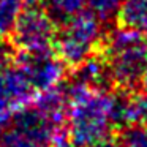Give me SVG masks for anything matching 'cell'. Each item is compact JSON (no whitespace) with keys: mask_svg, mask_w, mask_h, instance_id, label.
I'll return each instance as SVG.
<instances>
[{"mask_svg":"<svg viewBox=\"0 0 147 147\" xmlns=\"http://www.w3.org/2000/svg\"><path fill=\"white\" fill-rule=\"evenodd\" d=\"M127 119L128 125H138V127L147 128V92L142 90V92L128 95Z\"/></svg>","mask_w":147,"mask_h":147,"instance_id":"cell-13","label":"cell"},{"mask_svg":"<svg viewBox=\"0 0 147 147\" xmlns=\"http://www.w3.org/2000/svg\"><path fill=\"white\" fill-rule=\"evenodd\" d=\"M147 55V41L130 45L125 48L105 51L103 57L108 62L111 81L122 90H133L141 82L144 62Z\"/></svg>","mask_w":147,"mask_h":147,"instance_id":"cell-6","label":"cell"},{"mask_svg":"<svg viewBox=\"0 0 147 147\" xmlns=\"http://www.w3.org/2000/svg\"><path fill=\"white\" fill-rule=\"evenodd\" d=\"M55 27V22L45 8L29 5V8L22 10L11 33L14 48L27 52L48 51L57 35Z\"/></svg>","mask_w":147,"mask_h":147,"instance_id":"cell-3","label":"cell"},{"mask_svg":"<svg viewBox=\"0 0 147 147\" xmlns=\"http://www.w3.org/2000/svg\"><path fill=\"white\" fill-rule=\"evenodd\" d=\"M24 0H0V38H7L24 10Z\"/></svg>","mask_w":147,"mask_h":147,"instance_id":"cell-12","label":"cell"},{"mask_svg":"<svg viewBox=\"0 0 147 147\" xmlns=\"http://www.w3.org/2000/svg\"><path fill=\"white\" fill-rule=\"evenodd\" d=\"M35 96L36 90L21 68L10 65L0 70V130H7L18 111L33 105Z\"/></svg>","mask_w":147,"mask_h":147,"instance_id":"cell-5","label":"cell"},{"mask_svg":"<svg viewBox=\"0 0 147 147\" xmlns=\"http://www.w3.org/2000/svg\"><path fill=\"white\" fill-rule=\"evenodd\" d=\"M92 147H123L120 142H117V141H112V139H103V141H100V142H96L95 146H92Z\"/></svg>","mask_w":147,"mask_h":147,"instance_id":"cell-19","label":"cell"},{"mask_svg":"<svg viewBox=\"0 0 147 147\" xmlns=\"http://www.w3.org/2000/svg\"><path fill=\"white\" fill-rule=\"evenodd\" d=\"M0 147H48V144L27 138L13 130H3L0 136Z\"/></svg>","mask_w":147,"mask_h":147,"instance_id":"cell-15","label":"cell"},{"mask_svg":"<svg viewBox=\"0 0 147 147\" xmlns=\"http://www.w3.org/2000/svg\"><path fill=\"white\" fill-rule=\"evenodd\" d=\"M73 81L86 86L95 87V89H105L111 82V74H109L108 62L103 55H95L89 57L74 67V76Z\"/></svg>","mask_w":147,"mask_h":147,"instance_id":"cell-9","label":"cell"},{"mask_svg":"<svg viewBox=\"0 0 147 147\" xmlns=\"http://www.w3.org/2000/svg\"><path fill=\"white\" fill-rule=\"evenodd\" d=\"M51 144H52V147H76L70 141V138H68V134H67V131H65V130L57 131L55 136L52 138Z\"/></svg>","mask_w":147,"mask_h":147,"instance_id":"cell-18","label":"cell"},{"mask_svg":"<svg viewBox=\"0 0 147 147\" xmlns=\"http://www.w3.org/2000/svg\"><path fill=\"white\" fill-rule=\"evenodd\" d=\"M33 106L40 112L49 119L55 128H63L67 123V114H68V95H67V86H59L52 89L38 92L35 96Z\"/></svg>","mask_w":147,"mask_h":147,"instance_id":"cell-8","label":"cell"},{"mask_svg":"<svg viewBox=\"0 0 147 147\" xmlns=\"http://www.w3.org/2000/svg\"><path fill=\"white\" fill-rule=\"evenodd\" d=\"M7 130H13L49 146L55 133L63 128H55L43 112H40L33 105H29L13 115Z\"/></svg>","mask_w":147,"mask_h":147,"instance_id":"cell-7","label":"cell"},{"mask_svg":"<svg viewBox=\"0 0 147 147\" xmlns=\"http://www.w3.org/2000/svg\"><path fill=\"white\" fill-rule=\"evenodd\" d=\"M68 138L76 147H92L114 130L115 93L73 81L67 86Z\"/></svg>","mask_w":147,"mask_h":147,"instance_id":"cell-1","label":"cell"},{"mask_svg":"<svg viewBox=\"0 0 147 147\" xmlns=\"http://www.w3.org/2000/svg\"><path fill=\"white\" fill-rule=\"evenodd\" d=\"M141 87L144 92H147V55H146V62H144V68H142V74H141Z\"/></svg>","mask_w":147,"mask_h":147,"instance_id":"cell-20","label":"cell"},{"mask_svg":"<svg viewBox=\"0 0 147 147\" xmlns=\"http://www.w3.org/2000/svg\"><path fill=\"white\" fill-rule=\"evenodd\" d=\"M43 2L46 13L51 16L55 26H63L86 7V0H43Z\"/></svg>","mask_w":147,"mask_h":147,"instance_id":"cell-11","label":"cell"},{"mask_svg":"<svg viewBox=\"0 0 147 147\" xmlns=\"http://www.w3.org/2000/svg\"><path fill=\"white\" fill-rule=\"evenodd\" d=\"M117 19L120 26L147 32V0H122Z\"/></svg>","mask_w":147,"mask_h":147,"instance_id":"cell-10","label":"cell"},{"mask_svg":"<svg viewBox=\"0 0 147 147\" xmlns=\"http://www.w3.org/2000/svg\"><path fill=\"white\" fill-rule=\"evenodd\" d=\"M103 22L92 11H81L62 26L54 40L57 55L68 67H78L103 46Z\"/></svg>","mask_w":147,"mask_h":147,"instance_id":"cell-2","label":"cell"},{"mask_svg":"<svg viewBox=\"0 0 147 147\" xmlns=\"http://www.w3.org/2000/svg\"><path fill=\"white\" fill-rule=\"evenodd\" d=\"M14 55H16L14 45L5 38H0V70L10 67L14 62Z\"/></svg>","mask_w":147,"mask_h":147,"instance_id":"cell-17","label":"cell"},{"mask_svg":"<svg viewBox=\"0 0 147 147\" xmlns=\"http://www.w3.org/2000/svg\"><path fill=\"white\" fill-rule=\"evenodd\" d=\"M86 5L101 22H111L117 18L122 0H86Z\"/></svg>","mask_w":147,"mask_h":147,"instance_id":"cell-14","label":"cell"},{"mask_svg":"<svg viewBox=\"0 0 147 147\" xmlns=\"http://www.w3.org/2000/svg\"><path fill=\"white\" fill-rule=\"evenodd\" d=\"M14 62L16 67L22 70L36 93L59 86L67 73V65L57 54L51 52V49L38 52L18 51Z\"/></svg>","mask_w":147,"mask_h":147,"instance_id":"cell-4","label":"cell"},{"mask_svg":"<svg viewBox=\"0 0 147 147\" xmlns=\"http://www.w3.org/2000/svg\"><path fill=\"white\" fill-rule=\"evenodd\" d=\"M120 144L123 147H147V128L128 127L120 134Z\"/></svg>","mask_w":147,"mask_h":147,"instance_id":"cell-16","label":"cell"}]
</instances>
